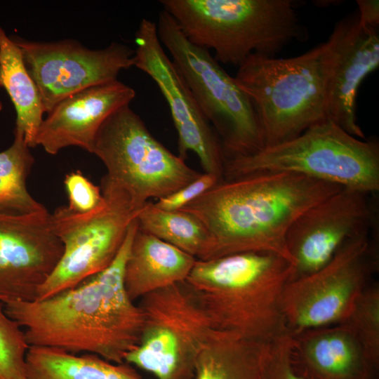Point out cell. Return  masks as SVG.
Listing matches in <instances>:
<instances>
[{
    "label": "cell",
    "mask_w": 379,
    "mask_h": 379,
    "mask_svg": "<svg viewBox=\"0 0 379 379\" xmlns=\"http://www.w3.org/2000/svg\"><path fill=\"white\" fill-rule=\"evenodd\" d=\"M222 180L215 175L201 173L192 182L154 204L157 208L165 211L180 210Z\"/></svg>",
    "instance_id": "29"
},
{
    "label": "cell",
    "mask_w": 379,
    "mask_h": 379,
    "mask_svg": "<svg viewBox=\"0 0 379 379\" xmlns=\"http://www.w3.org/2000/svg\"><path fill=\"white\" fill-rule=\"evenodd\" d=\"M281 172L375 194L379 190V145L354 137L326 119L292 139L226 159L223 178Z\"/></svg>",
    "instance_id": "5"
},
{
    "label": "cell",
    "mask_w": 379,
    "mask_h": 379,
    "mask_svg": "<svg viewBox=\"0 0 379 379\" xmlns=\"http://www.w3.org/2000/svg\"><path fill=\"white\" fill-rule=\"evenodd\" d=\"M293 336L285 331L262 344L258 379H307L292 362Z\"/></svg>",
    "instance_id": "27"
},
{
    "label": "cell",
    "mask_w": 379,
    "mask_h": 379,
    "mask_svg": "<svg viewBox=\"0 0 379 379\" xmlns=\"http://www.w3.org/2000/svg\"><path fill=\"white\" fill-rule=\"evenodd\" d=\"M371 194L342 188L293 222L286 237L295 262L293 279L319 270L349 240L371 228L375 211Z\"/></svg>",
    "instance_id": "14"
},
{
    "label": "cell",
    "mask_w": 379,
    "mask_h": 379,
    "mask_svg": "<svg viewBox=\"0 0 379 379\" xmlns=\"http://www.w3.org/2000/svg\"><path fill=\"white\" fill-rule=\"evenodd\" d=\"M92 154L105 166V176L139 210L149 199L168 196L201 174L157 140L129 105L105 120Z\"/></svg>",
    "instance_id": "8"
},
{
    "label": "cell",
    "mask_w": 379,
    "mask_h": 379,
    "mask_svg": "<svg viewBox=\"0 0 379 379\" xmlns=\"http://www.w3.org/2000/svg\"><path fill=\"white\" fill-rule=\"evenodd\" d=\"M197 260L138 227L124 267L126 291L135 301L157 290L182 282Z\"/></svg>",
    "instance_id": "19"
},
{
    "label": "cell",
    "mask_w": 379,
    "mask_h": 379,
    "mask_svg": "<svg viewBox=\"0 0 379 379\" xmlns=\"http://www.w3.org/2000/svg\"><path fill=\"white\" fill-rule=\"evenodd\" d=\"M12 39L22 51L44 113L80 91L117 80L121 70L134 66L135 50L118 42L92 50L72 39L48 42Z\"/></svg>",
    "instance_id": "12"
},
{
    "label": "cell",
    "mask_w": 379,
    "mask_h": 379,
    "mask_svg": "<svg viewBox=\"0 0 379 379\" xmlns=\"http://www.w3.org/2000/svg\"><path fill=\"white\" fill-rule=\"evenodd\" d=\"M359 22L364 27H377L379 24L378 0H357Z\"/></svg>",
    "instance_id": "30"
},
{
    "label": "cell",
    "mask_w": 379,
    "mask_h": 379,
    "mask_svg": "<svg viewBox=\"0 0 379 379\" xmlns=\"http://www.w3.org/2000/svg\"><path fill=\"white\" fill-rule=\"evenodd\" d=\"M134 66L157 84L166 100L178 134V157H198L204 173L223 180L225 157L220 138L159 39L157 25L141 20L135 34Z\"/></svg>",
    "instance_id": "13"
},
{
    "label": "cell",
    "mask_w": 379,
    "mask_h": 379,
    "mask_svg": "<svg viewBox=\"0 0 379 379\" xmlns=\"http://www.w3.org/2000/svg\"><path fill=\"white\" fill-rule=\"evenodd\" d=\"M29 347L24 330L7 314L0 300V379H27Z\"/></svg>",
    "instance_id": "26"
},
{
    "label": "cell",
    "mask_w": 379,
    "mask_h": 379,
    "mask_svg": "<svg viewBox=\"0 0 379 379\" xmlns=\"http://www.w3.org/2000/svg\"><path fill=\"white\" fill-rule=\"evenodd\" d=\"M140 300L142 335L124 362L157 379H194L197 357L215 330L198 300L185 281Z\"/></svg>",
    "instance_id": "9"
},
{
    "label": "cell",
    "mask_w": 379,
    "mask_h": 379,
    "mask_svg": "<svg viewBox=\"0 0 379 379\" xmlns=\"http://www.w3.org/2000/svg\"><path fill=\"white\" fill-rule=\"evenodd\" d=\"M12 145L0 152V213L25 215L41 211L45 206L29 192L27 180L34 158L23 133L14 128Z\"/></svg>",
    "instance_id": "23"
},
{
    "label": "cell",
    "mask_w": 379,
    "mask_h": 379,
    "mask_svg": "<svg viewBox=\"0 0 379 379\" xmlns=\"http://www.w3.org/2000/svg\"><path fill=\"white\" fill-rule=\"evenodd\" d=\"M262 344L214 330L197 357L194 379H258Z\"/></svg>",
    "instance_id": "22"
},
{
    "label": "cell",
    "mask_w": 379,
    "mask_h": 379,
    "mask_svg": "<svg viewBox=\"0 0 379 379\" xmlns=\"http://www.w3.org/2000/svg\"><path fill=\"white\" fill-rule=\"evenodd\" d=\"M345 323L358 340L369 371L379 368V286L367 285L358 296Z\"/></svg>",
    "instance_id": "25"
},
{
    "label": "cell",
    "mask_w": 379,
    "mask_h": 379,
    "mask_svg": "<svg viewBox=\"0 0 379 379\" xmlns=\"http://www.w3.org/2000/svg\"><path fill=\"white\" fill-rule=\"evenodd\" d=\"M138 228L199 260L208 242L201 221L183 211H165L147 201L137 217Z\"/></svg>",
    "instance_id": "24"
},
{
    "label": "cell",
    "mask_w": 379,
    "mask_h": 379,
    "mask_svg": "<svg viewBox=\"0 0 379 379\" xmlns=\"http://www.w3.org/2000/svg\"><path fill=\"white\" fill-rule=\"evenodd\" d=\"M135 90L118 79L80 91L57 103L43 119L35 147L55 155L75 146L93 153L100 127L114 112L128 106Z\"/></svg>",
    "instance_id": "17"
},
{
    "label": "cell",
    "mask_w": 379,
    "mask_h": 379,
    "mask_svg": "<svg viewBox=\"0 0 379 379\" xmlns=\"http://www.w3.org/2000/svg\"><path fill=\"white\" fill-rule=\"evenodd\" d=\"M1 85L7 91L16 111L15 128L21 131L31 147L44 114L37 87L25 65L22 51L0 27Z\"/></svg>",
    "instance_id": "21"
},
{
    "label": "cell",
    "mask_w": 379,
    "mask_h": 379,
    "mask_svg": "<svg viewBox=\"0 0 379 379\" xmlns=\"http://www.w3.org/2000/svg\"><path fill=\"white\" fill-rule=\"evenodd\" d=\"M159 39L191 91L201 112L221 137L225 160L253 154L265 147L248 95L208 50L187 39L172 16L158 15Z\"/></svg>",
    "instance_id": "7"
},
{
    "label": "cell",
    "mask_w": 379,
    "mask_h": 379,
    "mask_svg": "<svg viewBox=\"0 0 379 379\" xmlns=\"http://www.w3.org/2000/svg\"><path fill=\"white\" fill-rule=\"evenodd\" d=\"M295 265L266 252L197 260L185 281L215 330L265 343L285 328L281 298Z\"/></svg>",
    "instance_id": "3"
},
{
    "label": "cell",
    "mask_w": 379,
    "mask_h": 379,
    "mask_svg": "<svg viewBox=\"0 0 379 379\" xmlns=\"http://www.w3.org/2000/svg\"><path fill=\"white\" fill-rule=\"evenodd\" d=\"M324 43L295 57L249 55L234 77L256 112L265 146L292 139L328 117Z\"/></svg>",
    "instance_id": "6"
},
{
    "label": "cell",
    "mask_w": 379,
    "mask_h": 379,
    "mask_svg": "<svg viewBox=\"0 0 379 379\" xmlns=\"http://www.w3.org/2000/svg\"><path fill=\"white\" fill-rule=\"evenodd\" d=\"M62 252L46 208L25 215L0 213V300H35Z\"/></svg>",
    "instance_id": "15"
},
{
    "label": "cell",
    "mask_w": 379,
    "mask_h": 379,
    "mask_svg": "<svg viewBox=\"0 0 379 379\" xmlns=\"http://www.w3.org/2000/svg\"><path fill=\"white\" fill-rule=\"evenodd\" d=\"M342 188L297 173L251 174L222 180L180 210L196 216L206 230L208 242L199 260L266 252L295 265L286 245L291 227Z\"/></svg>",
    "instance_id": "2"
},
{
    "label": "cell",
    "mask_w": 379,
    "mask_h": 379,
    "mask_svg": "<svg viewBox=\"0 0 379 379\" xmlns=\"http://www.w3.org/2000/svg\"><path fill=\"white\" fill-rule=\"evenodd\" d=\"M324 60L328 117L364 139L357 124L356 98L362 80L379 65L377 27L361 25L358 15L339 20L324 42Z\"/></svg>",
    "instance_id": "16"
},
{
    "label": "cell",
    "mask_w": 379,
    "mask_h": 379,
    "mask_svg": "<svg viewBox=\"0 0 379 379\" xmlns=\"http://www.w3.org/2000/svg\"><path fill=\"white\" fill-rule=\"evenodd\" d=\"M64 185L68 197V204L66 206L73 213H89L104 204L100 187L94 185L80 171L67 173Z\"/></svg>",
    "instance_id": "28"
},
{
    "label": "cell",
    "mask_w": 379,
    "mask_h": 379,
    "mask_svg": "<svg viewBox=\"0 0 379 379\" xmlns=\"http://www.w3.org/2000/svg\"><path fill=\"white\" fill-rule=\"evenodd\" d=\"M100 189L105 201L96 211L78 214L62 206L51 213L63 252L36 300L77 286L105 270L117 256L142 209L135 208L128 195L105 175Z\"/></svg>",
    "instance_id": "10"
},
{
    "label": "cell",
    "mask_w": 379,
    "mask_h": 379,
    "mask_svg": "<svg viewBox=\"0 0 379 379\" xmlns=\"http://www.w3.org/2000/svg\"><path fill=\"white\" fill-rule=\"evenodd\" d=\"M137 228L135 220L113 262L77 286L41 300L4 303L7 314L24 330L29 346L124 362L139 345L143 328L142 310L128 297L124 283Z\"/></svg>",
    "instance_id": "1"
},
{
    "label": "cell",
    "mask_w": 379,
    "mask_h": 379,
    "mask_svg": "<svg viewBox=\"0 0 379 379\" xmlns=\"http://www.w3.org/2000/svg\"><path fill=\"white\" fill-rule=\"evenodd\" d=\"M293 336L292 362L307 379H372L361 347L350 328L341 323Z\"/></svg>",
    "instance_id": "18"
},
{
    "label": "cell",
    "mask_w": 379,
    "mask_h": 379,
    "mask_svg": "<svg viewBox=\"0 0 379 379\" xmlns=\"http://www.w3.org/2000/svg\"><path fill=\"white\" fill-rule=\"evenodd\" d=\"M370 230L349 240L319 270L286 284L281 312L287 332L294 335L347 319L376 267Z\"/></svg>",
    "instance_id": "11"
},
{
    "label": "cell",
    "mask_w": 379,
    "mask_h": 379,
    "mask_svg": "<svg viewBox=\"0 0 379 379\" xmlns=\"http://www.w3.org/2000/svg\"><path fill=\"white\" fill-rule=\"evenodd\" d=\"M372 379H376V378H372Z\"/></svg>",
    "instance_id": "32"
},
{
    "label": "cell",
    "mask_w": 379,
    "mask_h": 379,
    "mask_svg": "<svg viewBox=\"0 0 379 379\" xmlns=\"http://www.w3.org/2000/svg\"><path fill=\"white\" fill-rule=\"evenodd\" d=\"M0 87H1V65H0ZM2 108H3V105H2V102L0 100V111L2 109Z\"/></svg>",
    "instance_id": "31"
},
{
    "label": "cell",
    "mask_w": 379,
    "mask_h": 379,
    "mask_svg": "<svg viewBox=\"0 0 379 379\" xmlns=\"http://www.w3.org/2000/svg\"><path fill=\"white\" fill-rule=\"evenodd\" d=\"M192 44L239 67L253 53L275 55L306 31L292 0H161Z\"/></svg>",
    "instance_id": "4"
},
{
    "label": "cell",
    "mask_w": 379,
    "mask_h": 379,
    "mask_svg": "<svg viewBox=\"0 0 379 379\" xmlns=\"http://www.w3.org/2000/svg\"><path fill=\"white\" fill-rule=\"evenodd\" d=\"M27 379H142L132 365L112 363L93 354H77L48 347L29 346Z\"/></svg>",
    "instance_id": "20"
}]
</instances>
